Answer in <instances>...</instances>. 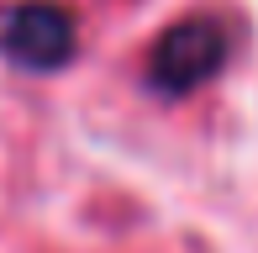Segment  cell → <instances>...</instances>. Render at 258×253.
<instances>
[{
    "mask_svg": "<svg viewBox=\"0 0 258 253\" xmlns=\"http://www.w3.org/2000/svg\"><path fill=\"white\" fill-rule=\"evenodd\" d=\"M221 64H227V32H221V21L216 16H184L148 53V90H158L169 100H184L206 79H216Z\"/></svg>",
    "mask_w": 258,
    "mask_h": 253,
    "instance_id": "obj_1",
    "label": "cell"
},
{
    "mask_svg": "<svg viewBox=\"0 0 258 253\" xmlns=\"http://www.w3.org/2000/svg\"><path fill=\"white\" fill-rule=\"evenodd\" d=\"M79 53V27L69 6L58 0H16L0 11V58L27 69V74H53L74 64Z\"/></svg>",
    "mask_w": 258,
    "mask_h": 253,
    "instance_id": "obj_2",
    "label": "cell"
}]
</instances>
